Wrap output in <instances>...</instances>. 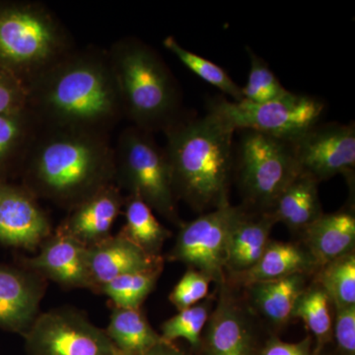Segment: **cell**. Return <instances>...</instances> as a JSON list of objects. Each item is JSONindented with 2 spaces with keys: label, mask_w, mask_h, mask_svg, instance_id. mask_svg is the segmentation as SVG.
I'll return each mask as SVG.
<instances>
[{
  "label": "cell",
  "mask_w": 355,
  "mask_h": 355,
  "mask_svg": "<svg viewBox=\"0 0 355 355\" xmlns=\"http://www.w3.org/2000/svg\"><path fill=\"white\" fill-rule=\"evenodd\" d=\"M28 109L43 128L110 135L123 116L107 51L73 50L28 84Z\"/></svg>",
  "instance_id": "cell-1"
},
{
  "label": "cell",
  "mask_w": 355,
  "mask_h": 355,
  "mask_svg": "<svg viewBox=\"0 0 355 355\" xmlns=\"http://www.w3.org/2000/svg\"><path fill=\"white\" fill-rule=\"evenodd\" d=\"M20 173L34 197L70 211L116 184L114 147L110 135L41 127Z\"/></svg>",
  "instance_id": "cell-2"
},
{
  "label": "cell",
  "mask_w": 355,
  "mask_h": 355,
  "mask_svg": "<svg viewBox=\"0 0 355 355\" xmlns=\"http://www.w3.org/2000/svg\"><path fill=\"white\" fill-rule=\"evenodd\" d=\"M235 130L218 116L181 119L165 130L164 151L176 198L197 209L229 205Z\"/></svg>",
  "instance_id": "cell-3"
},
{
  "label": "cell",
  "mask_w": 355,
  "mask_h": 355,
  "mask_svg": "<svg viewBox=\"0 0 355 355\" xmlns=\"http://www.w3.org/2000/svg\"><path fill=\"white\" fill-rule=\"evenodd\" d=\"M123 116L133 127L164 132L182 114V97L176 79L150 46L133 37L114 42L107 50Z\"/></svg>",
  "instance_id": "cell-4"
},
{
  "label": "cell",
  "mask_w": 355,
  "mask_h": 355,
  "mask_svg": "<svg viewBox=\"0 0 355 355\" xmlns=\"http://www.w3.org/2000/svg\"><path fill=\"white\" fill-rule=\"evenodd\" d=\"M73 50L69 33L41 2H0V67L26 85Z\"/></svg>",
  "instance_id": "cell-5"
},
{
  "label": "cell",
  "mask_w": 355,
  "mask_h": 355,
  "mask_svg": "<svg viewBox=\"0 0 355 355\" xmlns=\"http://www.w3.org/2000/svg\"><path fill=\"white\" fill-rule=\"evenodd\" d=\"M114 162L119 186L168 220L180 224L169 164L153 133L133 125L125 128L114 147Z\"/></svg>",
  "instance_id": "cell-6"
},
{
  "label": "cell",
  "mask_w": 355,
  "mask_h": 355,
  "mask_svg": "<svg viewBox=\"0 0 355 355\" xmlns=\"http://www.w3.org/2000/svg\"><path fill=\"white\" fill-rule=\"evenodd\" d=\"M324 103L312 96L288 93L273 101L254 104L229 101L218 97L209 100V113L216 114L235 130H252L293 142L319 123Z\"/></svg>",
  "instance_id": "cell-7"
},
{
  "label": "cell",
  "mask_w": 355,
  "mask_h": 355,
  "mask_svg": "<svg viewBox=\"0 0 355 355\" xmlns=\"http://www.w3.org/2000/svg\"><path fill=\"white\" fill-rule=\"evenodd\" d=\"M240 186L248 202L268 212L300 174L293 144L263 133L242 130L237 147Z\"/></svg>",
  "instance_id": "cell-8"
},
{
  "label": "cell",
  "mask_w": 355,
  "mask_h": 355,
  "mask_svg": "<svg viewBox=\"0 0 355 355\" xmlns=\"http://www.w3.org/2000/svg\"><path fill=\"white\" fill-rule=\"evenodd\" d=\"M26 355H114L106 331L73 308L40 313L23 336Z\"/></svg>",
  "instance_id": "cell-9"
},
{
  "label": "cell",
  "mask_w": 355,
  "mask_h": 355,
  "mask_svg": "<svg viewBox=\"0 0 355 355\" xmlns=\"http://www.w3.org/2000/svg\"><path fill=\"white\" fill-rule=\"evenodd\" d=\"M244 210L229 203L182 226L170 260L190 265L210 280L221 282L231 232Z\"/></svg>",
  "instance_id": "cell-10"
},
{
  "label": "cell",
  "mask_w": 355,
  "mask_h": 355,
  "mask_svg": "<svg viewBox=\"0 0 355 355\" xmlns=\"http://www.w3.org/2000/svg\"><path fill=\"white\" fill-rule=\"evenodd\" d=\"M294 153L302 174L316 181L345 174L355 166V125H315L294 140Z\"/></svg>",
  "instance_id": "cell-11"
},
{
  "label": "cell",
  "mask_w": 355,
  "mask_h": 355,
  "mask_svg": "<svg viewBox=\"0 0 355 355\" xmlns=\"http://www.w3.org/2000/svg\"><path fill=\"white\" fill-rule=\"evenodd\" d=\"M50 219L25 187L0 182V243L35 251L50 236Z\"/></svg>",
  "instance_id": "cell-12"
},
{
  "label": "cell",
  "mask_w": 355,
  "mask_h": 355,
  "mask_svg": "<svg viewBox=\"0 0 355 355\" xmlns=\"http://www.w3.org/2000/svg\"><path fill=\"white\" fill-rule=\"evenodd\" d=\"M46 287L38 273L0 263V329L24 336L39 316Z\"/></svg>",
  "instance_id": "cell-13"
},
{
  "label": "cell",
  "mask_w": 355,
  "mask_h": 355,
  "mask_svg": "<svg viewBox=\"0 0 355 355\" xmlns=\"http://www.w3.org/2000/svg\"><path fill=\"white\" fill-rule=\"evenodd\" d=\"M40 248L36 256L24 259V268L64 288L91 291L86 261L87 247L57 230Z\"/></svg>",
  "instance_id": "cell-14"
},
{
  "label": "cell",
  "mask_w": 355,
  "mask_h": 355,
  "mask_svg": "<svg viewBox=\"0 0 355 355\" xmlns=\"http://www.w3.org/2000/svg\"><path fill=\"white\" fill-rule=\"evenodd\" d=\"M123 203L125 198L120 187L109 184L70 210L69 216L57 230L74 238L84 246H92L112 236L111 229L120 216Z\"/></svg>",
  "instance_id": "cell-15"
},
{
  "label": "cell",
  "mask_w": 355,
  "mask_h": 355,
  "mask_svg": "<svg viewBox=\"0 0 355 355\" xmlns=\"http://www.w3.org/2000/svg\"><path fill=\"white\" fill-rule=\"evenodd\" d=\"M86 261L91 291L96 293L125 273L163 266L162 257L149 256L120 234L87 247Z\"/></svg>",
  "instance_id": "cell-16"
},
{
  "label": "cell",
  "mask_w": 355,
  "mask_h": 355,
  "mask_svg": "<svg viewBox=\"0 0 355 355\" xmlns=\"http://www.w3.org/2000/svg\"><path fill=\"white\" fill-rule=\"evenodd\" d=\"M311 257L326 266L352 253L355 242V217L349 211L322 214L302 231Z\"/></svg>",
  "instance_id": "cell-17"
},
{
  "label": "cell",
  "mask_w": 355,
  "mask_h": 355,
  "mask_svg": "<svg viewBox=\"0 0 355 355\" xmlns=\"http://www.w3.org/2000/svg\"><path fill=\"white\" fill-rule=\"evenodd\" d=\"M275 223L270 212L252 216L244 210L229 239L227 268L242 272L260 260L270 243V233Z\"/></svg>",
  "instance_id": "cell-18"
},
{
  "label": "cell",
  "mask_w": 355,
  "mask_h": 355,
  "mask_svg": "<svg viewBox=\"0 0 355 355\" xmlns=\"http://www.w3.org/2000/svg\"><path fill=\"white\" fill-rule=\"evenodd\" d=\"M318 184L314 178L298 175L273 203L270 214L295 231H303L323 214Z\"/></svg>",
  "instance_id": "cell-19"
},
{
  "label": "cell",
  "mask_w": 355,
  "mask_h": 355,
  "mask_svg": "<svg viewBox=\"0 0 355 355\" xmlns=\"http://www.w3.org/2000/svg\"><path fill=\"white\" fill-rule=\"evenodd\" d=\"M317 265L308 252L291 243H268L260 260L241 273V282L246 286L284 279L293 275H303Z\"/></svg>",
  "instance_id": "cell-20"
},
{
  "label": "cell",
  "mask_w": 355,
  "mask_h": 355,
  "mask_svg": "<svg viewBox=\"0 0 355 355\" xmlns=\"http://www.w3.org/2000/svg\"><path fill=\"white\" fill-rule=\"evenodd\" d=\"M41 125L29 109L0 116V182L22 168Z\"/></svg>",
  "instance_id": "cell-21"
},
{
  "label": "cell",
  "mask_w": 355,
  "mask_h": 355,
  "mask_svg": "<svg viewBox=\"0 0 355 355\" xmlns=\"http://www.w3.org/2000/svg\"><path fill=\"white\" fill-rule=\"evenodd\" d=\"M105 331L116 349L125 354H142L165 342L140 309L114 306Z\"/></svg>",
  "instance_id": "cell-22"
},
{
  "label": "cell",
  "mask_w": 355,
  "mask_h": 355,
  "mask_svg": "<svg viewBox=\"0 0 355 355\" xmlns=\"http://www.w3.org/2000/svg\"><path fill=\"white\" fill-rule=\"evenodd\" d=\"M207 347L209 355H252L251 336L246 324L225 299L210 318Z\"/></svg>",
  "instance_id": "cell-23"
},
{
  "label": "cell",
  "mask_w": 355,
  "mask_h": 355,
  "mask_svg": "<svg viewBox=\"0 0 355 355\" xmlns=\"http://www.w3.org/2000/svg\"><path fill=\"white\" fill-rule=\"evenodd\" d=\"M123 205L125 223L119 234L149 256L161 257V249L171 232L157 220L150 207L137 196L128 195Z\"/></svg>",
  "instance_id": "cell-24"
},
{
  "label": "cell",
  "mask_w": 355,
  "mask_h": 355,
  "mask_svg": "<svg viewBox=\"0 0 355 355\" xmlns=\"http://www.w3.org/2000/svg\"><path fill=\"white\" fill-rule=\"evenodd\" d=\"M303 275L253 284L254 302L263 315L275 324H284L291 317L294 305L304 287Z\"/></svg>",
  "instance_id": "cell-25"
},
{
  "label": "cell",
  "mask_w": 355,
  "mask_h": 355,
  "mask_svg": "<svg viewBox=\"0 0 355 355\" xmlns=\"http://www.w3.org/2000/svg\"><path fill=\"white\" fill-rule=\"evenodd\" d=\"M162 266L121 275L105 284L100 293L106 295L114 307L140 309V306L155 287Z\"/></svg>",
  "instance_id": "cell-26"
},
{
  "label": "cell",
  "mask_w": 355,
  "mask_h": 355,
  "mask_svg": "<svg viewBox=\"0 0 355 355\" xmlns=\"http://www.w3.org/2000/svg\"><path fill=\"white\" fill-rule=\"evenodd\" d=\"M163 44L175 57L179 58L184 67L197 74L203 81L219 89L224 94L232 98L233 101H242V87H240L221 67L193 51L187 50L171 36L167 37L163 41Z\"/></svg>",
  "instance_id": "cell-27"
},
{
  "label": "cell",
  "mask_w": 355,
  "mask_h": 355,
  "mask_svg": "<svg viewBox=\"0 0 355 355\" xmlns=\"http://www.w3.org/2000/svg\"><path fill=\"white\" fill-rule=\"evenodd\" d=\"M291 317L300 318L317 338V354L330 340L331 315L330 298L321 286L303 291L299 296Z\"/></svg>",
  "instance_id": "cell-28"
},
{
  "label": "cell",
  "mask_w": 355,
  "mask_h": 355,
  "mask_svg": "<svg viewBox=\"0 0 355 355\" xmlns=\"http://www.w3.org/2000/svg\"><path fill=\"white\" fill-rule=\"evenodd\" d=\"M324 266L321 287L336 308L355 305L354 254H345Z\"/></svg>",
  "instance_id": "cell-29"
},
{
  "label": "cell",
  "mask_w": 355,
  "mask_h": 355,
  "mask_svg": "<svg viewBox=\"0 0 355 355\" xmlns=\"http://www.w3.org/2000/svg\"><path fill=\"white\" fill-rule=\"evenodd\" d=\"M247 50L251 60V69L246 85L242 87L243 100L261 104L286 96L289 91L282 86L265 60L251 49Z\"/></svg>",
  "instance_id": "cell-30"
},
{
  "label": "cell",
  "mask_w": 355,
  "mask_h": 355,
  "mask_svg": "<svg viewBox=\"0 0 355 355\" xmlns=\"http://www.w3.org/2000/svg\"><path fill=\"white\" fill-rule=\"evenodd\" d=\"M209 311L207 303L191 306L179 311L161 326V336L166 343H173L179 338L188 340L193 347H198L200 342V333L209 320Z\"/></svg>",
  "instance_id": "cell-31"
},
{
  "label": "cell",
  "mask_w": 355,
  "mask_h": 355,
  "mask_svg": "<svg viewBox=\"0 0 355 355\" xmlns=\"http://www.w3.org/2000/svg\"><path fill=\"white\" fill-rule=\"evenodd\" d=\"M210 282L207 275L191 268L173 288L169 300L179 311L197 305L207 297Z\"/></svg>",
  "instance_id": "cell-32"
},
{
  "label": "cell",
  "mask_w": 355,
  "mask_h": 355,
  "mask_svg": "<svg viewBox=\"0 0 355 355\" xmlns=\"http://www.w3.org/2000/svg\"><path fill=\"white\" fill-rule=\"evenodd\" d=\"M27 108V85L12 72L0 67V116Z\"/></svg>",
  "instance_id": "cell-33"
},
{
  "label": "cell",
  "mask_w": 355,
  "mask_h": 355,
  "mask_svg": "<svg viewBox=\"0 0 355 355\" xmlns=\"http://www.w3.org/2000/svg\"><path fill=\"white\" fill-rule=\"evenodd\" d=\"M335 336L343 355H355V305L336 307Z\"/></svg>",
  "instance_id": "cell-34"
},
{
  "label": "cell",
  "mask_w": 355,
  "mask_h": 355,
  "mask_svg": "<svg viewBox=\"0 0 355 355\" xmlns=\"http://www.w3.org/2000/svg\"><path fill=\"white\" fill-rule=\"evenodd\" d=\"M310 338L296 343L273 340L268 343L261 355H310Z\"/></svg>",
  "instance_id": "cell-35"
},
{
  "label": "cell",
  "mask_w": 355,
  "mask_h": 355,
  "mask_svg": "<svg viewBox=\"0 0 355 355\" xmlns=\"http://www.w3.org/2000/svg\"><path fill=\"white\" fill-rule=\"evenodd\" d=\"M114 355H186L181 352V350L178 349L176 347H175L173 343H162L160 345H156V347H153V349L146 350V352H142V354H123V352H119L118 349L116 350V354Z\"/></svg>",
  "instance_id": "cell-36"
}]
</instances>
